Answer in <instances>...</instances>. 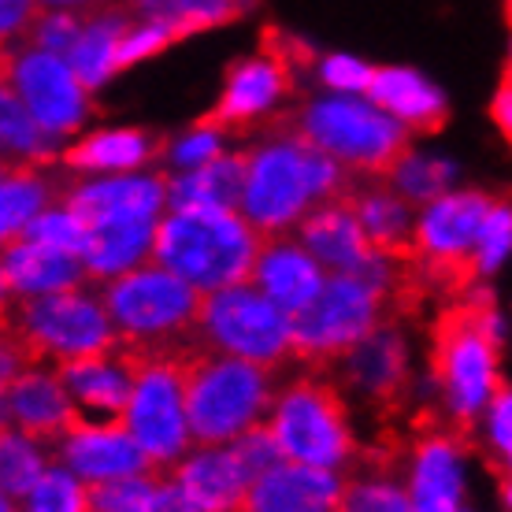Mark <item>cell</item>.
<instances>
[{"label": "cell", "instance_id": "9", "mask_svg": "<svg viewBox=\"0 0 512 512\" xmlns=\"http://www.w3.org/2000/svg\"><path fill=\"white\" fill-rule=\"evenodd\" d=\"M383 323H401L394 312V286L368 275L331 271L323 294L294 316V357L320 368Z\"/></svg>", "mask_w": 512, "mask_h": 512}, {"label": "cell", "instance_id": "25", "mask_svg": "<svg viewBox=\"0 0 512 512\" xmlns=\"http://www.w3.org/2000/svg\"><path fill=\"white\" fill-rule=\"evenodd\" d=\"M171 475L201 512H242L245 494L253 487L231 442H216V446L201 442L171 468Z\"/></svg>", "mask_w": 512, "mask_h": 512}, {"label": "cell", "instance_id": "51", "mask_svg": "<svg viewBox=\"0 0 512 512\" xmlns=\"http://www.w3.org/2000/svg\"><path fill=\"white\" fill-rule=\"evenodd\" d=\"M501 498H505V505L512 509V472L501 475Z\"/></svg>", "mask_w": 512, "mask_h": 512}, {"label": "cell", "instance_id": "24", "mask_svg": "<svg viewBox=\"0 0 512 512\" xmlns=\"http://www.w3.org/2000/svg\"><path fill=\"white\" fill-rule=\"evenodd\" d=\"M0 275H4V297L64 294V290H78V286L93 282L90 271H86V260L78 253L30 242V238L4 245Z\"/></svg>", "mask_w": 512, "mask_h": 512}, {"label": "cell", "instance_id": "11", "mask_svg": "<svg viewBox=\"0 0 512 512\" xmlns=\"http://www.w3.org/2000/svg\"><path fill=\"white\" fill-rule=\"evenodd\" d=\"M101 297L112 312L119 342H145V346L179 342L193 334L205 305V290H197L193 282L156 260H145L138 268L101 282Z\"/></svg>", "mask_w": 512, "mask_h": 512}, {"label": "cell", "instance_id": "31", "mask_svg": "<svg viewBox=\"0 0 512 512\" xmlns=\"http://www.w3.org/2000/svg\"><path fill=\"white\" fill-rule=\"evenodd\" d=\"M134 23V12L130 8H97V12L86 15L82 23V34H78L75 49H71V67L75 75L86 82V90H101L108 78L119 71V45H123V34L127 26Z\"/></svg>", "mask_w": 512, "mask_h": 512}, {"label": "cell", "instance_id": "28", "mask_svg": "<svg viewBox=\"0 0 512 512\" xmlns=\"http://www.w3.org/2000/svg\"><path fill=\"white\" fill-rule=\"evenodd\" d=\"M160 219H119V223H97L90 227L82 260L93 282H108L123 271L153 260V242Z\"/></svg>", "mask_w": 512, "mask_h": 512}, {"label": "cell", "instance_id": "38", "mask_svg": "<svg viewBox=\"0 0 512 512\" xmlns=\"http://www.w3.org/2000/svg\"><path fill=\"white\" fill-rule=\"evenodd\" d=\"M167 472H145L112 479V483H93L90 487V512H153L156 487Z\"/></svg>", "mask_w": 512, "mask_h": 512}, {"label": "cell", "instance_id": "14", "mask_svg": "<svg viewBox=\"0 0 512 512\" xmlns=\"http://www.w3.org/2000/svg\"><path fill=\"white\" fill-rule=\"evenodd\" d=\"M290 86H294V67L286 64L279 52L264 49L256 56H245L227 71V82H223L216 108H208L193 127L219 130V134L253 130L256 123H264L286 101Z\"/></svg>", "mask_w": 512, "mask_h": 512}, {"label": "cell", "instance_id": "16", "mask_svg": "<svg viewBox=\"0 0 512 512\" xmlns=\"http://www.w3.org/2000/svg\"><path fill=\"white\" fill-rule=\"evenodd\" d=\"M56 375L64 379L67 394L75 401L78 427H97V423H123L130 409V394H134V372H130L127 353L119 349V342L104 353L93 357L67 360L56 368Z\"/></svg>", "mask_w": 512, "mask_h": 512}, {"label": "cell", "instance_id": "3", "mask_svg": "<svg viewBox=\"0 0 512 512\" xmlns=\"http://www.w3.org/2000/svg\"><path fill=\"white\" fill-rule=\"evenodd\" d=\"M301 364L305 360L290 357L282 368H268L256 360L231 357V353L205 346L201 334L193 331L186 338V357H182L193 438L205 446H216V442H234L249 427L264 423L275 409L282 383Z\"/></svg>", "mask_w": 512, "mask_h": 512}, {"label": "cell", "instance_id": "50", "mask_svg": "<svg viewBox=\"0 0 512 512\" xmlns=\"http://www.w3.org/2000/svg\"><path fill=\"white\" fill-rule=\"evenodd\" d=\"M45 8H56V12H78V15H90L97 8H104L108 0H41Z\"/></svg>", "mask_w": 512, "mask_h": 512}, {"label": "cell", "instance_id": "36", "mask_svg": "<svg viewBox=\"0 0 512 512\" xmlns=\"http://www.w3.org/2000/svg\"><path fill=\"white\" fill-rule=\"evenodd\" d=\"M386 179L409 205H431L442 193H449V186L457 179V167L449 164V160H438V156L405 153L401 164Z\"/></svg>", "mask_w": 512, "mask_h": 512}, {"label": "cell", "instance_id": "41", "mask_svg": "<svg viewBox=\"0 0 512 512\" xmlns=\"http://www.w3.org/2000/svg\"><path fill=\"white\" fill-rule=\"evenodd\" d=\"M375 71H379V67L364 64L357 56H346V52L320 56V64H316V78H320L323 90L353 93V97H368V90H372V82H375Z\"/></svg>", "mask_w": 512, "mask_h": 512}, {"label": "cell", "instance_id": "2", "mask_svg": "<svg viewBox=\"0 0 512 512\" xmlns=\"http://www.w3.org/2000/svg\"><path fill=\"white\" fill-rule=\"evenodd\" d=\"M498 346L501 320L483 282L464 301L442 308L431 327V386L449 427L464 442H472V431L505 383L498 375Z\"/></svg>", "mask_w": 512, "mask_h": 512}, {"label": "cell", "instance_id": "18", "mask_svg": "<svg viewBox=\"0 0 512 512\" xmlns=\"http://www.w3.org/2000/svg\"><path fill=\"white\" fill-rule=\"evenodd\" d=\"M461 435L446 427L409 435V494L416 512H461L464 475H461Z\"/></svg>", "mask_w": 512, "mask_h": 512}, {"label": "cell", "instance_id": "20", "mask_svg": "<svg viewBox=\"0 0 512 512\" xmlns=\"http://www.w3.org/2000/svg\"><path fill=\"white\" fill-rule=\"evenodd\" d=\"M171 175H108L93 182H71L64 205L86 227L119 219H156L167 208Z\"/></svg>", "mask_w": 512, "mask_h": 512}, {"label": "cell", "instance_id": "8", "mask_svg": "<svg viewBox=\"0 0 512 512\" xmlns=\"http://www.w3.org/2000/svg\"><path fill=\"white\" fill-rule=\"evenodd\" d=\"M294 127L312 145H320L323 153H331L334 160L364 175L386 179L401 164V156L412 153V130L368 97H353V93H334L294 108Z\"/></svg>", "mask_w": 512, "mask_h": 512}, {"label": "cell", "instance_id": "23", "mask_svg": "<svg viewBox=\"0 0 512 512\" xmlns=\"http://www.w3.org/2000/svg\"><path fill=\"white\" fill-rule=\"evenodd\" d=\"M249 282H256L282 312L297 316V312H305V308L323 294L327 268L308 253L294 231L271 234V238H264V245H260V256H256V268Z\"/></svg>", "mask_w": 512, "mask_h": 512}, {"label": "cell", "instance_id": "30", "mask_svg": "<svg viewBox=\"0 0 512 512\" xmlns=\"http://www.w3.org/2000/svg\"><path fill=\"white\" fill-rule=\"evenodd\" d=\"M64 193L67 186H56L49 167L4 164V182H0V238H4V245L23 238L26 227L45 208L64 201Z\"/></svg>", "mask_w": 512, "mask_h": 512}, {"label": "cell", "instance_id": "43", "mask_svg": "<svg viewBox=\"0 0 512 512\" xmlns=\"http://www.w3.org/2000/svg\"><path fill=\"white\" fill-rule=\"evenodd\" d=\"M82 23H86V15L45 8V12H41V19L34 23V30H30V38H26L23 45H38V49L56 52V56H71L78 34H82Z\"/></svg>", "mask_w": 512, "mask_h": 512}, {"label": "cell", "instance_id": "53", "mask_svg": "<svg viewBox=\"0 0 512 512\" xmlns=\"http://www.w3.org/2000/svg\"><path fill=\"white\" fill-rule=\"evenodd\" d=\"M509 19H512V0H509Z\"/></svg>", "mask_w": 512, "mask_h": 512}, {"label": "cell", "instance_id": "19", "mask_svg": "<svg viewBox=\"0 0 512 512\" xmlns=\"http://www.w3.org/2000/svg\"><path fill=\"white\" fill-rule=\"evenodd\" d=\"M498 197L483 190L442 193L438 201L423 205L420 223H416V242L420 256H438V260H475L479 264V238L487 227L490 212Z\"/></svg>", "mask_w": 512, "mask_h": 512}, {"label": "cell", "instance_id": "33", "mask_svg": "<svg viewBox=\"0 0 512 512\" xmlns=\"http://www.w3.org/2000/svg\"><path fill=\"white\" fill-rule=\"evenodd\" d=\"M342 475H346V490H342L338 512H416L405 472L383 468L360 453L357 464Z\"/></svg>", "mask_w": 512, "mask_h": 512}, {"label": "cell", "instance_id": "4", "mask_svg": "<svg viewBox=\"0 0 512 512\" xmlns=\"http://www.w3.org/2000/svg\"><path fill=\"white\" fill-rule=\"evenodd\" d=\"M116 342L112 312L90 286L45 297H4V383L26 368H60Z\"/></svg>", "mask_w": 512, "mask_h": 512}, {"label": "cell", "instance_id": "49", "mask_svg": "<svg viewBox=\"0 0 512 512\" xmlns=\"http://www.w3.org/2000/svg\"><path fill=\"white\" fill-rule=\"evenodd\" d=\"M490 116H494L498 130L512 145V78H501L498 93H494V104H490Z\"/></svg>", "mask_w": 512, "mask_h": 512}, {"label": "cell", "instance_id": "46", "mask_svg": "<svg viewBox=\"0 0 512 512\" xmlns=\"http://www.w3.org/2000/svg\"><path fill=\"white\" fill-rule=\"evenodd\" d=\"M483 423H487L490 446L498 449V457H501V461H494L490 468L498 475H509L512 472V386L509 383L498 386V394L490 401Z\"/></svg>", "mask_w": 512, "mask_h": 512}, {"label": "cell", "instance_id": "6", "mask_svg": "<svg viewBox=\"0 0 512 512\" xmlns=\"http://www.w3.org/2000/svg\"><path fill=\"white\" fill-rule=\"evenodd\" d=\"M268 427L279 438L286 461L316 464V468L349 472L364 449L353 435L342 386L312 364H301L282 383Z\"/></svg>", "mask_w": 512, "mask_h": 512}, {"label": "cell", "instance_id": "29", "mask_svg": "<svg viewBox=\"0 0 512 512\" xmlns=\"http://www.w3.org/2000/svg\"><path fill=\"white\" fill-rule=\"evenodd\" d=\"M167 153V138H156V134H145V130L123 127V130H97V134H86L78 138L75 145H67L60 164L67 171H134L145 160Z\"/></svg>", "mask_w": 512, "mask_h": 512}, {"label": "cell", "instance_id": "54", "mask_svg": "<svg viewBox=\"0 0 512 512\" xmlns=\"http://www.w3.org/2000/svg\"><path fill=\"white\" fill-rule=\"evenodd\" d=\"M461 512H464V509H461Z\"/></svg>", "mask_w": 512, "mask_h": 512}, {"label": "cell", "instance_id": "40", "mask_svg": "<svg viewBox=\"0 0 512 512\" xmlns=\"http://www.w3.org/2000/svg\"><path fill=\"white\" fill-rule=\"evenodd\" d=\"M175 41H182V34L171 23L134 15V23H130L127 34H123V45H119V71L141 64V60H149L156 52H164L167 45H175Z\"/></svg>", "mask_w": 512, "mask_h": 512}, {"label": "cell", "instance_id": "37", "mask_svg": "<svg viewBox=\"0 0 512 512\" xmlns=\"http://www.w3.org/2000/svg\"><path fill=\"white\" fill-rule=\"evenodd\" d=\"M19 505L23 512H90V487L71 468L52 464Z\"/></svg>", "mask_w": 512, "mask_h": 512}, {"label": "cell", "instance_id": "39", "mask_svg": "<svg viewBox=\"0 0 512 512\" xmlns=\"http://www.w3.org/2000/svg\"><path fill=\"white\" fill-rule=\"evenodd\" d=\"M23 238L41 242V245H56V249H67V253L82 256L86 238H90V227H86V223H82V219H78L64 201H60V205L45 208V212L26 227ZM15 242H19V238H15Z\"/></svg>", "mask_w": 512, "mask_h": 512}, {"label": "cell", "instance_id": "42", "mask_svg": "<svg viewBox=\"0 0 512 512\" xmlns=\"http://www.w3.org/2000/svg\"><path fill=\"white\" fill-rule=\"evenodd\" d=\"M231 449L238 453V461H242L245 475H249L253 483H256V479H260L264 472H271L275 464L286 461V453H282L279 438H275V431L268 427V420L256 423V427H249L245 435L234 438Z\"/></svg>", "mask_w": 512, "mask_h": 512}, {"label": "cell", "instance_id": "15", "mask_svg": "<svg viewBox=\"0 0 512 512\" xmlns=\"http://www.w3.org/2000/svg\"><path fill=\"white\" fill-rule=\"evenodd\" d=\"M4 427L30 435L49 453L75 431V401L56 368H26L12 383H4Z\"/></svg>", "mask_w": 512, "mask_h": 512}, {"label": "cell", "instance_id": "12", "mask_svg": "<svg viewBox=\"0 0 512 512\" xmlns=\"http://www.w3.org/2000/svg\"><path fill=\"white\" fill-rule=\"evenodd\" d=\"M201 342L231 357L282 368L294 357V316L282 312L256 282H238L205 294L197 316Z\"/></svg>", "mask_w": 512, "mask_h": 512}, {"label": "cell", "instance_id": "21", "mask_svg": "<svg viewBox=\"0 0 512 512\" xmlns=\"http://www.w3.org/2000/svg\"><path fill=\"white\" fill-rule=\"evenodd\" d=\"M342 197L357 208L375 253L390 256V260H420V242H416L420 216H412V205L390 186V179L353 171Z\"/></svg>", "mask_w": 512, "mask_h": 512}, {"label": "cell", "instance_id": "1", "mask_svg": "<svg viewBox=\"0 0 512 512\" xmlns=\"http://www.w3.org/2000/svg\"><path fill=\"white\" fill-rule=\"evenodd\" d=\"M349 179L353 167L312 145L294 127V112H279L249 149V175L238 212L264 238L290 234L316 205L342 197Z\"/></svg>", "mask_w": 512, "mask_h": 512}, {"label": "cell", "instance_id": "10", "mask_svg": "<svg viewBox=\"0 0 512 512\" xmlns=\"http://www.w3.org/2000/svg\"><path fill=\"white\" fill-rule=\"evenodd\" d=\"M320 368L342 386V394L360 401V409L379 423V438L409 435V420L420 401L412 397L409 346L397 323H383L364 342Z\"/></svg>", "mask_w": 512, "mask_h": 512}, {"label": "cell", "instance_id": "7", "mask_svg": "<svg viewBox=\"0 0 512 512\" xmlns=\"http://www.w3.org/2000/svg\"><path fill=\"white\" fill-rule=\"evenodd\" d=\"M190 338V334H186ZM186 338L179 342H119L127 353L130 372H134V394L127 409V431L149 453L156 472H171L175 464L190 453L197 442L190 431V412H186Z\"/></svg>", "mask_w": 512, "mask_h": 512}, {"label": "cell", "instance_id": "22", "mask_svg": "<svg viewBox=\"0 0 512 512\" xmlns=\"http://www.w3.org/2000/svg\"><path fill=\"white\" fill-rule=\"evenodd\" d=\"M346 475L316 464L282 461L256 479L242 512H338Z\"/></svg>", "mask_w": 512, "mask_h": 512}, {"label": "cell", "instance_id": "45", "mask_svg": "<svg viewBox=\"0 0 512 512\" xmlns=\"http://www.w3.org/2000/svg\"><path fill=\"white\" fill-rule=\"evenodd\" d=\"M167 164L175 171H193V167L208 164L223 156V134L219 130H205V127H193L190 134H182L179 141H167Z\"/></svg>", "mask_w": 512, "mask_h": 512}, {"label": "cell", "instance_id": "26", "mask_svg": "<svg viewBox=\"0 0 512 512\" xmlns=\"http://www.w3.org/2000/svg\"><path fill=\"white\" fill-rule=\"evenodd\" d=\"M368 101L379 104L383 112L401 119L416 134H435L446 127L449 104L438 86H431L420 71L412 67H379L368 90Z\"/></svg>", "mask_w": 512, "mask_h": 512}, {"label": "cell", "instance_id": "27", "mask_svg": "<svg viewBox=\"0 0 512 512\" xmlns=\"http://www.w3.org/2000/svg\"><path fill=\"white\" fill-rule=\"evenodd\" d=\"M249 175V153H223L208 164L171 175L167 212H193V208H238Z\"/></svg>", "mask_w": 512, "mask_h": 512}, {"label": "cell", "instance_id": "47", "mask_svg": "<svg viewBox=\"0 0 512 512\" xmlns=\"http://www.w3.org/2000/svg\"><path fill=\"white\" fill-rule=\"evenodd\" d=\"M45 4L41 0H0V34H4V49H12L15 41L23 45L30 38L34 23L41 19Z\"/></svg>", "mask_w": 512, "mask_h": 512}, {"label": "cell", "instance_id": "48", "mask_svg": "<svg viewBox=\"0 0 512 512\" xmlns=\"http://www.w3.org/2000/svg\"><path fill=\"white\" fill-rule=\"evenodd\" d=\"M153 512H201V509H197L190 494L179 487V479L167 472L164 479H160V487H156Z\"/></svg>", "mask_w": 512, "mask_h": 512}, {"label": "cell", "instance_id": "35", "mask_svg": "<svg viewBox=\"0 0 512 512\" xmlns=\"http://www.w3.org/2000/svg\"><path fill=\"white\" fill-rule=\"evenodd\" d=\"M49 457L52 453L41 442H34L23 431L4 427V435H0V483H4V494L23 501L41 483V475L52 468Z\"/></svg>", "mask_w": 512, "mask_h": 512}, {"label": "cell", "instance_id": "32", "mask_svg": "<svg viewBox=\"0 0 512 512\" xmlns=\"http://www.w3.org/2000/svg\"><path fill=\"white\" fill-rule=\"evenodd\" d=\"M0 141H4V164L49 167L52 160L64 156L56 145V134L41 127L12 86L0 90Z\"/></svg>", "mask_w": 512, "mask_h": 512}, {"label": "cell", "instance_id": "13", "mask_svg": "<svg viewBox=\"0 0 512 512\" xmlns=\"http://www.w3.org/2000/svg\"><path fill=\"white\" fill-rule=\"evenodd\" d=\"M4 86H12L26 108L34 112V119L56 138L86 127L93 112L90 90L75 75L71 60L38 49V45L4 49Z\"/></svg>", "mask_w": 512, "mask_h": 512}, {"label": "cell", "instance_id": "44", "mask_svg": "<svg viewBox=\"0 0 512 512\" xmlns=\"http://www.w3.org/2000/svg\"><path fill=\"white\" fill-rule=\"evenodd\" d=\"M509 253H512V197H498V205H494L487 227H483V238H479V253H475L483 275L501 268Z\"/></svg>", "mask_w": 512, "mask_h": 512}, {"label": "cell", "instance_id": "52", "mask_svg": "<svg viewBox=\"0 0 512 512\" xmlns=\"http://www.w3.org/2000/svg\"><path fill=\"white\" fill-rule=\"evenodd\" d=\"M505 78H512V52H509V67H505Z\"/></svg>", "mask_w": 512, "mask_h": 512}, {"label": "cell", "instance_id": "17", "mask_svg": "<svg viewBox=\"0 0 512 512\" xmlns=\"http://www.w3.org/2000/svg\"><path fill=\"white\" fill-rule=\"evenodd\" d=\"M52 457H56V464L71 468L86 487L127 479V475L156 472L149 453L127 431V423H97V427L82 423V427H75L60 446L52 449Z\"/></svg>", "mask_w": 512, "mask_h": 512}, {"label": "cell", "instance_id": "34", "mask_svg": "<svg viewBox=\"0 0 512 512\" xmlns=\"http://www.w3.org/2000/svg\"><path fill=\"white\" fill-rule=\"evenodd\" d=\"M256 0H130V12L141 19H164L182 38L212 30V26L234 23Z\"/></svg>", "mask_w": 512, "mask_h": 512}, {"label": "cell", "instance_id": "5", "mask_svg": "<svg viewBox=\"0 0 512 512\" xmlns=\"http://www.w3.org/2000/svg\"><path fill=\"white\" fill-rule=\"evenodd\" d=\"M260 245L264 234L238 208H193L160 219L153 260L212 294L253 279Z\"/></svg>", "mask_w": 512, "mask_h": 512}]
</instances>
